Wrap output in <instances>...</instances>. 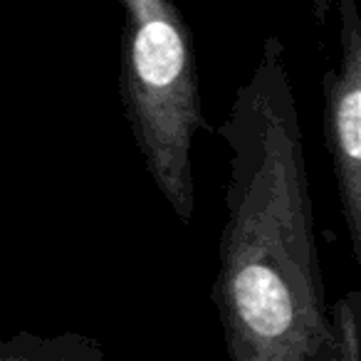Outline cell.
<instances>
[{
    "instance_id": "obj_1",
    "label": "cell",
    "mask_w": 361,
    "mask_h": 361,
    "mask_svg": "<svg viewBox=\"0 0 361 361\" xmlns=\"http://www.w3.org/2000/svg\"><path fill=\"white\" fill-rule=\"evenodd\" d=\"M336 141H339L341 156L346 161V186H349V208L351 221L356 226V180H359V161H361V94L356 67H351L346 90L339 94L336 104Z\"/></svg>"
}]
</instances>
